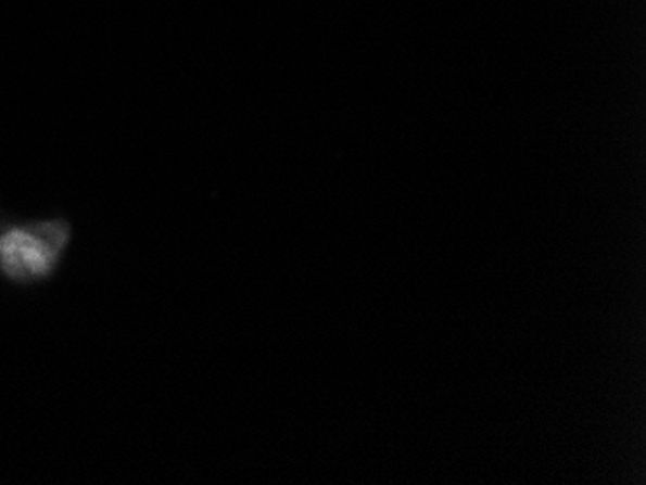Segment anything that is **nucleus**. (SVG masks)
<instances>
[{
    "mask_svg": "<svg viewBox=\"0 0 646 485\" xmlns=\"http://www.w3.org/2000/svg\"><path fill=\"white\" fill-rule=\"evenodd\" d=\"M74 240L68 217L0 221V281L29 289L53 281Z\"/></svg>",
    "mask_w": 646,
    "mask_h": 485,
    "instance_id": "1",
    "label": "nucleus"
}]
</instances>
